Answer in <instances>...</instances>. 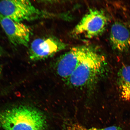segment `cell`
Instances as JSON below:
<instances>
[{
    "label": "cell",
    "mask_w": 130,
    "mask_h": 130,
    "mask_svg": "<svg viewBox=\"0 0 130 130\" xmlns=\"http://www.w3.org/2000/svg\"><path fill=\"white\" fill-rule=\"evenodd\" d=\"M46 121L41 112L21 106L0 111V127L6 130H45Z\"/></svg>",
    "instance_id": "cell-1"
},
{
    "label": "cell",
    "mask_w": 130,
    "mask_h": 130,
    "mask_svg": "<svg viewBox=\"0 0 130 130\" xmlns=\"http://www.w3.org/2000/svg\"><path fill=\"white\" fill-rule=\"evenodd\" d=\"M106 63L105 57L92 47L68 79V82L77 87L92 83L103 70Z\"/></svg>",
    "instance_id": "cell-2"
},
{
    "label": "cell",
    "mask_w": 130,
    "mask_h": 130,
    "mask_svg": "<svg viewBox=\"0 0 130 130\" xmlns=\"http://www.w3.org/2000/svg\"><path fill=\"white\" fill-rule=\"evenodd\" d=\"M0 14L16 22L46 18L52 14L35 7L26 0L0 1Z\"/></svg>",
    "instance_id": "cell-3"
},
{
    "label": "cell",
    "mask_w": 130,
    "mask_h": 130,
    "mask_svg": "<svg viewBox=\"0 0 130 130\" xmlns=\"http://www.w3.org/2000/svg\"><path fill=\"white\" fill-rule=\"evenodd\" d=\"M108 18L102 10L92 9L85 14L72 31L75 36L91 39L103 33L109 22Z\"/></svg>",
    "instance_id": "cell-4"
},
{
    "label": "cell",
    "mask_w": 130,
    "mask_h": 130,
    "mask_svg": "<svg viewBox=\"0 0 130 130\" xmlns=\"http://www.w3.org/2000/svg\"><path fill=\"white\" fill-rule=\"evenodd\" d=\"M91 48L86 45L75 47L60 57L56 64L58 75L68 79Z\"/></svg>",
    "instance_id": "cell-5"
},
{
    "label": "cell",
    "mask_w": 130,
    "mask_h": 130,
    "mask_svg": "<svg viewBox=\"0 0 130 130\" xmlns=\"http://www.w3.org/2000/svg\"><path fill=\"white\" fill-rule=\"evenodd\" d=\"M0 24L12 45L28 46L32 34L30 27L22 22H16L1 14Z\"/></svg>",
    "instance_id": "cell-6"
},
{
    "label": "cell",
    "mask_w": 130,
    "mask_h": 130,
    "mask_svg": "<svg viewBox=\"0 0 130 130\" xmlns=\"http://www.w3.org/2000/svg\"><path fill=\"white\" fill-rule=\"evenodd\" d=\"M66 47L64 43L53 37L37 38L31 44L28 52L29 58L33 61L46 59Z\"/></svg>",
    "instance_id": "cell-7"
},
{
    "label": "cell",
    "mask_w": 130,
    "mask_h": 130,
    "mask_svg": "<svg viewBox=\"0 0 130 130\" xmlns=\"http://www.w3.org/2000/svg\"><path fill=\"white\" fill-rule=\"evenodd\" d=\"M125 24L116 21L111 26L110 40L113 49L120 53L130 50V32Z\"/></svg>",
    "instance_id": "cell-8"
},
{
    "label": "cell",
    "mask_w": 130,
    "mask_h": 130,
    "mask_svg": "<svg viewBox=\"0 0 130 130\" xmlns=\"http://www.w3.org/2000/svg\"><path fill=\"white\" fill-rule=\"evenodd\" d=\"M117 83L120 95L130 87V66H123L119 69Z\"/></svg>",
    "instance_id": "cell-9"
},
{
    "label": "cell",
    "mask_w": 130,
    "mask_h": 130,
    "mask_svg": "<svg viewBox=\"0 0 130 130\" xmlns=\"http://www.w3.org/2000/svg\"><path fill=\"white\" fill-rule=\"evenodd\" d=\"M67 130H123V129L121 127L116 126H111L102 128H87L79 125L74 124L69 126Z\"/></svg>",
    "instance_id": "cell-10"
},
{
    "label": "cell",
    "mask_w": 130,
    "mask_h": 130,
    "mask_svg": "<svg viewBox=\"0 0 130 130\" xmlns=\"http://www.w3.org/2000/svg\"><path fill=\"white\" fill-rule=\"evenodd\" d=\"M120 96L123 100L130 101V87L120 95Z\"/></svg>",
    "instance_id": "cell-11"
},
{
    "label": "cell",
    "mask_w": 130,
    "mask_h": 130,
    "mask_svg": "<svg viewBox=\"0 0 130 130\" xmlns=\"http://www.w3.org/2000/svg\"><path fill=\"white\" fill-rule=\"evenodd\" d=\"M4 50L3 48L0 46V56H2L5 54Z\"/></svg>",
    "instance_id": "cell-12"
},
{
    "label": "cell",
    "mask_w": 130,
    "mask_h": 130,
    "mask_svg": "<svg viewBox=\"0 0 130 130\" xmlns=\"http://www.w3.org/2000/svg\"><path fill=\"white\" fill-rule=\"evenodd\" d=\"M2 67L1 66V65H0V75H1V72H2Z\"/></svg>",
    "instance_id": "cell-13"
}]
</instances>
